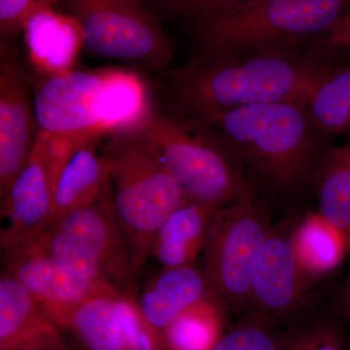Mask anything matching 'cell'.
I'll use <instances>...</instances> for the list:
<instances>
[{
	"label": "cell",
	"mask_w": 350,
	"mask_h": 350,
	"mask_svg": "<svg viewBox=\"0 0 350 350\" xmlns=\"http://www.w3.org/2000/svg\"><path fill=\"white\" fill-rule=\"evenodd\" d=\"M336 64L292 52H198L163 71L170 114L206 120L234 108L268 103L308 107L315 88Z\"/></svg>",
	"instance_id": "obj_1"
},
{
	"label": "cell",
	"mask_w": 350,
	"mask_h": 350,
	"mask_svg": "<svg viewBox=\"0 0 350 350\" xmlns=\"http://www.w3.org/2000/svg\"><path fill=\"white\" fill-rule=\"evenodd\" d=\"M227 140L245 167L258 197L294 202L312 187L326 148L308 107L268 103L234 108L206 120Z\"/></svg>",
	"instance_id": "obj_2"
},
{
	"label": "cell",
	"mask_w": 350,
	"mask_h": 350,
	"mask_svg": "<svg viewBox=\"0 0 350 350\" xmlns=\"http://www.w3.org/2000/svg\"><path fill=\"white\" fill-rule=\"evenodd\" d=\"M140 133L187 202L220 208L258 196L239 157L206 122L156 112Z\"/></svg>",
	"instance_id": "obj_3"
},
{
	"label": "cell",
	"mask_w": 350,
	"mask_h": 350,
	"mask_svg": "<svg viewBox=\"0 0 350 350\" xmlns=\"http://www.w3.org/2000/svg\"><path fill=\"white\" fill-rule=\"evenodd\" d=\"M350 0H254L193 25L200 52H292L325 33Z\"/></svg>",
	"instance_id": "obj_4"
},
{
	"label": "cell",
	"mask_w": 350,
	"mask_h": 350,
	"mask_svg": "<svg viewBox=\"0 0 350 350\" xmlns=\"http://www.w3.org/2000/svg\"><path fill=\"white\" fill-rule=\"evenodd\" d=\"M109 137L105 157L113 204L138 273L150 258L159 228L187 200L140 129Z\"/></svg>",
	"instance_id": "obj_5"
},
{
	"label": "cell",
	"mask_w": 350,
	"mask_h": 350,
	"mask_svg": "<svg viewBox=\"0 0 350 350\" xmlns=\"http://www.w3.org/2000/svg\"><path fill=\"white\" fill-rule=\"evenodd\" d=\"M38 238L79 278L135 292L137 273L115 213L110 179L96 202L55 219Z\"/></svg>",
	"instance_id": "obj_6"
},
{
	"label": "cell",
	"mask_w": 350,
	"mask_h": 350,
	"mask_svg": "<svg viewBox=\"0 0 350 350\" xmlns=\"http://www.w3.org/2000/svg\"><path fill=\"white\" fill-rule=\"evenodd\" d=\"M271 225L269 204L258 196L213 214L202 269L208 293L229 312L247 310L253 268Z\"/></svg>",
	"instance_id": "obj_7"
},
{
	"label": "cell",
	"mask_w": 350,
	"mask_h": 350,
	"mask_svg": "<svg viewBox=\"0 0 350 350\" xmlns=\"http://www.w3.org/2000/svg\"><path fill=\"white\" fill-rule=\"evenodd\" d=\"M117 68L47 76L34 94L38 131L98 140L119 130Z\"/></svg>",
	"instance_id": "obj_8"
},
{
	"label": "cell",
	"mask_w": 350,
	"mask_h": 350,
	"mask_svg": "<svg viewBox=\"0 0 350 350\" xmlns=\"http://www.w3.org/2000/svg\"><path fill=\"white\" fill-rule=\"evenodd\" d=\"M80 27L83 46L100 57L165 71L172 42L142 0H64Z\"/></svg>",
	"instance_id": "obj_9"
},
{
	"label": "cell",
	"mask_w": 350,
	"mask_h": 350,
	"mask_svg": "<svg viewBox=\"0 0 350 350\" xmlns=\"http://www.w3.org/2000/svg\"><path fill=\"white\" fill-rule=\"evenodd\" d=\"M42 306L81 350H165L162 331L144 319L135 292L117 290L71 305Z\"/></svg>",
	"instance_id": "obj_10"
},
{
	"label": "cell",
	"mask_w": 350,
	"mask_h": 350,
	"mask_svg": "<svg viewBox=\"0 0 350 350\" xmlns=\"http://www.w3.org/2000/svg\"><path fill=\"white\" fill-rule=\"evenodd\" d=\"M301 214L291 213L273 223L258 252L251 275L247 312H261L287 322L313 303L312 282L294 250L293 232Z\"/></svg>",
	"instance_id": "obj_11"
},
{
	"label": "cell",
	"mask_w": 350,
	"mask_h": 350,
	"mask_svg": "<svg viewBox=\"0 0 350 350\" xmlns=\"http://www.w3.org/2000/svg\"><path fill=\"white\" fill-rule=\"evenodd\" d=\"M48 133L38 131L31 156L14 179L0 207V247L40 236L53 221V179Z\"/></svg>",
	"instance_id": "obj_12"
},
{
	"label": "cell",
	"mask_w": 350,
	"mask_h": 350,
	"mask_svg": "<svg viewBox=\"0 0 350 350\" xmlns=\"http://www.w3.org/2000/svg\"><path fill=\"white\" fill-rule=\"evenodd\" d=\"M1 43L0 63V197L31 156L38 124L27 76Z\"/></svg>",
	"instance_id": "obj_13"
},
{
	"label": "cell",
	"mask_w": 350,
	"mask_h": 350,
	"mask_svg": "<svg viewBox=\"0 0 350 350\" xmlns=\"http://www.w3.org/2000/svg\"><path fill=\"white\" fill-rule=\"evenodd\" d=\"M2 252V271L16 278L42 304L71 305L120 290L71 273L53 256L39 238L16 244Z\"/></svg>",
	"instance_id": "obj_14"
},
{
	"label": "cell",
	"mask_w": 350,
	"mask_h": 350,
	"mask_svg": "<svg viewBox=\"0 0 350 350\" xmlns=\"http://www.w3.org/2000/svg\"><path fill=\"white\" fill-rule=\"evenodd\" d=\"M64 342L41 301L16 278L0 276V350H39Z\"/></svg>",
	"instance_id": "obj_15"
},
{
	"label": "cell",
	"mask_w": 350,
	"mask_h": 350,
	"mask_svg": "<svg viewBox=\"0 0 350 350\" xmlns=\"http://www.w3.org/2000/svg\"><path fill=\"white\" fill-rule=\"evenodd\" d=\"M27 54L34 68L47 76L72 70L83 46L81 27L54 7L40 9L27 20L23 29Z\"/></svg>",
	"instance_id": "obj_16"
},
{
	"label": "cell",
	"mask_w": 350,
	"mask_h": 350,
	"mask_svg": "<svg viewBox=\"0 0 350 350\" xmlns=\"http://www.w3.org/2000/svg\"><path fill=\"white\" fill-rule=\"evenodd\" d=\"M94 142L87 140L78 145L57 170L53 187V220L93 204L107 187V160L98 153Z\"/></svg>",
	"instance_id": "obj_17"
},
{
	"label": "cell",
	"mask_w": 350,
	"mask_h": 350,
	"mask_svg": "<svg viewBox=\"0 0 350 350\" xmlns=\"http://www.w3.org/2000/svg\"><path fill=\"white\" fill-rule=\"evenodd\" d=\"M208 293L202 269L194 264L162 268L137 297L144 319L163 331L180 313Z\"/></svg>",
	"instance_id": "obj_18"
},
{
	"label": "cell",
	"mask_w": 350,
	"mask_h": 350,
	"mask_svg": "<svg viewBox=\"0 0 350 350\" xmlns=\"http://www.w3.org/2000/svg\"><path fill=\"white\" fill-rule=\"evenodd\" d=\"M216 209L198 202H184L159 228L152 241L150 258L162 268L194 264L204 250Z\"/></svg>",
	"instance_id": "obj_19"
},
{
	"label": "cell",
	"mask_w": 350,
	"mask_h": 350,
	"mask_svg": "<svg viewBox=\"0 0 350 350\" xmlns=\"http://www.w3.org/2000/svg\"><path fill=\"white\" fill-rule=\"evenodd\" d=\"M293 244L299 264L312 282L333 273L349 250L347 234L319 211L301 214L295 226Z\"/></svg>",
	"instance_id": "obj_20"
},
{
	"label": "cell",
	"mask_w": 350,
	"mask_h": 350,
	"mask_svg": "<svg viewBox=\"0 0 350 350\" xmlns=\"http://www.w3.org/2000/svg\"><path fill=\"white\" fill-rule=\"evenodd\" d=\"M312 187L319 213L332 225L350 234V144L327 146L320 156Z\"/></svg>",
	"instance_id": "obj_21"
},
{
	"label": "cell",
	"mask_w": 350,
	"mask_h": 350,
	"mask_svg": "<svg viewBox=\"0 0 350 350\" xmlns=\"http://www.w3.org/2000/svg\"><path fill=\"white\" fill-rule=\"evenodd\" d=\"M228 313L207 293L163 329L165 350H213L230 325Z\"/></svg>",
	"instance_id": "obj_22"
},
{
	"label": "cell",
	"mask_w": 350,
	"mask_h": 350,
	"mask_svg": "<svg viewBox=\"0 0 350 350\" xmlns=\"http://www.w3.org/2000/svg\"><path fill=\"white\" fill-rule=\"evenodd\" d=\"M315 125L326 135L350 131V64H336L308 103Z\"/></svg>",
	"instance_id": "obj_23"
},
{
	"label": "cell",
	"mask_w": 350,
	"mask_h": 350,
	"mask_svg": "<svg viewBox=\"0 0 350 350\" xmlns=\"http://www.w3.org/2000/svg\"><path fill=\"white\" fill-rule=\"evenodd\" d=\"M315 301L287 322L282 350H349L344 322L327 310L314 308Z\"/></svg>",
	"instance_id": "obj_24"
},
{
	"label": "cell",
	"mask_w": 350,
	"mask_h": 350,
	"mask_svg": "<svg viewBox=\"0 0 350 350\" xmlns=\"http://www.w3.org/2000/svg\"><path fill=\"white\" fill-rule=\"evenodd\" d=\"M285 335L284 322L252 310L230 324L213 350H282Z\"/></svg>",
	"instance_id": "obj_25"
},
{
	"label": "cell",
	"mask_w": 350,
	"mask_h": 350,
	"mask_svg": "<svg viewBox=\"0 0 350 350\" xmlns=\"http://www.w3.org/2000/svg\"><path fill=\"white\" fill-rule=\"evenodd\" d=\"M299 51L320 63L350 64V8L329 31Z\"/></svg>",
	"instance_id": "obj_26"
},
{
	"label": "cell",
	"mask_w": 350,
	"mask_h": 350,
	"mask_svg": "<svg viewBox=\"0 0 350 350\" xmlns=\"http://www.w3.org/2000/svg\"><path fill=\"white\" fill-rule=\"evenodd\" d=\"M167 15L189 21L193 25L214 19L254 0H150Z\"/></svg>",
	"instance_id": "obj_27"
},
{
	"label": "cell",
	"mask_w": 350,
	"mask_h": 350,
	"mask_svg": "<svg viewBox=\"0 0 350 350\" xmlns=\"http://www.w3.org/2000/svg\"><path fill=\"white\" fill-rule=\"evenodd\" d=\"M59 0H0L1 38H11L23 31L27 20L40 9L54 7Z\"/></svg>",
	"instance_id": "obj_28"
},
{
	"label": "cell",
	"mask_w": 350,
	"mask_h": 350,
	"mask_svg": "<svg viewBox=\"0 0 350 350\" xmlns=\"http://www.w3.org/2000/svg\"><path fill=\"white\" fill-rule=\"evenodd\" d=\"M326 308L342 321L350 320V275L337 289L334 290Z\"/></svg>",
	"instance_id": "obj_29"
},
{
	"label": "cell",
	"mask_w": 350,
	"mask_h": 350,
	"mask_svg": "<svg viewBox=\"0 0 350 350\" xmlns=\"http://www.w3.org/2000/svg\"><path fill=\"white\" fill-rule=\"evenodd\" d=\"M39 350H68V347L66 342H63V344L48 345V347H43V349Z\"/></svg>",
	"instance_id": "obj_30"
},
{
	"label": "cell",
	"mask_w": 350,
	"mask_h": 350,
	"mask_svg": "<svg viewBox=\"0 0 350 350\" xmlns=\"http://www.w3.org/2000/svg\"><path fill=\"white\" fill-rule=\"evenodd\" d=\"M349 250H350V234L349 237Z\"/></svg>",
	"instance_id": "obj_31"
}]
</instances>
